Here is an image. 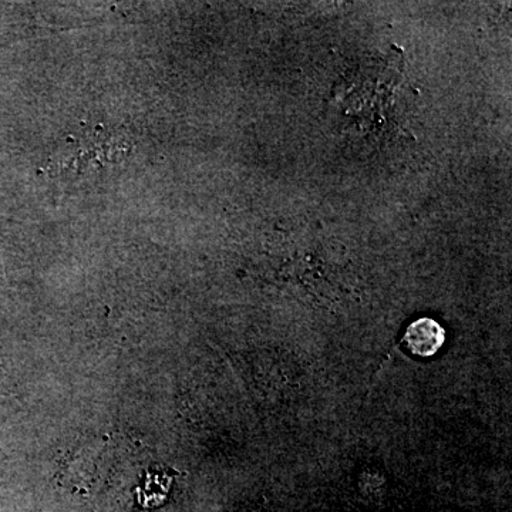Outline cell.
<instances>
[{"instance_id":"1","label":"cell","mask_w":512,"mask_h":512,"mask_svg":"<svg viewBox=\"0 0 512 512\" xmlns=\"http://www.w3.org/2000/svg\"><path fill=\"white\" fill-rule=\"evenodd\" d=\"M403 340L406 348L413 355L431 357L443 348L446 342V330L437 320L420 318L410 323Z\"/></svg>"}]
</instances>
